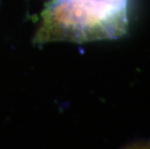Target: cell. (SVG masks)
<instances>
[{"label":"cell","instance_id":"cell-1","mask_svg":"<svg viewBox=\"0 0 150 149\" xmlns=\"http://www.w3.org/2000/svg\"><path fill=\"white\" fill-rule=\"evenodd\" d=\"M129 0H50L34 43L114 40L128 30Z\"/></svg>","mask_w":150,"mask_h":149}]
</instances>
